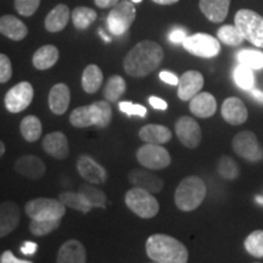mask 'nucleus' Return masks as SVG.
I'll return each mask as SVG.
<instances>
[{
  "label": "nucleus",
  "mask_w": 263,
  "mask_h": 263,
  "mask_svg": "<svg viewBox=\"0 0 263 263\" xmlns=\"http://www.w3.org/2000/svg\"><path fill=\"white\" fill-rule=\"evenodd\" d=\"M59 60V49L55 45H43L33 54L32 64L37 70L44 71L51 68Z\"/></svg>",
  "instance_id": "cd10ccee"
},
{
  "label": "nucleus",
  "mask_w": 263,
  "mask_h": 263,
  "mask_svg": "<svg viewBox=\"0 0 263 263\" xmlns=\"http://www.w3.org/2000/svg\"><path fill=\"white\" fill-rule=\"evenodd\" d=\"M189 110L196 117H212L217 111V101L211 93H207V91L201 93L200 91L190 100Z\"/></svg>",
  "instance_id": "5701e85b"
},
{
  "label": "nucleus",
  "mask_w": 263,
  "mask_h": 263,
  "mask_svg": "<svg viewBox=\"0 0 263 263\" xmlns=\"http://www.w3.org/2000/svg\"><path fill=\"white\" fill-rule=\"evenodd\" d=\"M61 224V219H32L29 223V232L34 236L50 234Z\"/></svg>",
  "instance_id": "c9c22d12"
},
{
  "label": "nucleus",
  "mask_w": 263,
  "mask_h": 263,
  "mask_svg": "<svg viewBox=\"0 0 263 263\" xmlns=\"http://www.w3.org/2000/svg\"><path fill=\"white\" fill-rule=\"evenodd\" d=\"M34 90L29 82H20L6 93L4 104L6 110L11 114H18L31 105Z\"/></svg>",
  "instance_id": "f8f14e48"
},
{
  "label": "nucleus",
  "mask_w": 263,
  "mask_h": 263,
  "mask_svg": "<svg viewBox=\"0 0 263 263\" xmlns=\"http://www.w3.org/2000/svg\"><path fill=\"white\" fill-rule=\"evenodd\" d=\"M206 193V185L201 178L196 176L185 177L177 186L174 202L180 211L192 212L203 202Z\"/></svg>",
  "instance_id": "20e7f679"
},
{
  "label": "nucleus",
  "mask_w": 263,
  "mask_h": 263,
  "mask_svg": "<svg viewBox=\"0 0 263 263\" xmlns=\"http://www.w3.org/2000/svg\"><path fill=\"white\" fill-rule=\"evenodd\" d=\"M203 87V76L199 71L190 70L184 72L178 84V98L183 101H190L201 91Z\"/></svg>",
  "instance_id": "dca6fc26"
},
{
  "label": "nucleus",
  "mask_w": 263,
  "mask_h": 263,
  "mask_svg": "<svg viewBox=\"0 0 263 263\" xmlns=\"http://www.w3.org/2000/svg\"><path fill=\"white\" fill-rule=\"evenodd\" d=\"M0 262L2 263H28V261H24V259H18L12 255L11 251H5L2 254L0 257Z\"/></svg>",
  "instance_id": "49530a36"
},
{
  "label": "nucleus",
  "mask_w": 263,
  "mask_h": 263,
  "mask_svg": "<svg viewBox=\"0 0 263 263\" xmlns=\"http://www.w3.org/2000/svg\"><path fill=\"white\" fill-rule=\"evenodd\" d=\"M126 91V82L121 76H112L108 78L104 88V97L110 103H116Z\"/></svg>",
  "instance_id": "2f4dec72"
},
{
  "label": "nucleus",
  "mask_w": 263,
  "mask_h": 263,
  "mask_svg": "<svg viewBox=\"0 0 263 263\" xmlns=\"http://www.w3.org/2000/svg\"><path fill=\"white\" fill-rule=\"evenodd\" d=\"M146 255L156 263H185L189 259L188 249L178 239L166 234H154L146 240Z\"/></svg>",
  "instance_id": "f03ea898"
},
{
  "label": "nucleus",
  "mask_w": 263,
  "mask_h": 263,
  "mask_svg": "<svg viewBox=\"0 0 263 263\" xmlns=\"http://www.w3.org/2000/svg\"><path fill=\"white\" fill-rule=\"evenodd\" d=\"M0 32L3 35L15 42H20L26 38L28 28L21 20L12 15H3L0 18Z\"/></svg>",
  "instance_id": "393cba45"
},
{
  "label": "nucleus",
  "mask_w": 263,
  "mask_h": 263,
  "mask_svg": "<svg viewBox=\"0 0 263 263\" xmlns=\"http://www.w3.org/2000/svg\"><path fill=\"white\" fill-rule=\"evenodd\" d=\"M232 0H200L199 8L209 21L221 24L228 16Z\"/></svg>",
  "instance_id": "b1692460"
},
{
  "label": "nucleus",
  "mask_w": 263,
  "mask_h": 263,
  "mask_svg": "<svg viewBox=\"0 0 263 263\" xmlns=\"http://www.w3.org/2000/svg\"><path fill=\"white\" fill-rule=\"evenodd\" d=\"M137 160L144 168L159 171L171 164V155L160 144H149L140 146L137 151Z\"/></svg>",
  "instance_id": "9b49d317"
},
{
  "label": "nucleus",
  "mask_w": 263,
  "mask_h": 263,
  "mask_svg": "<svg viewBox=\"0 0 263 263\" xmlns=\"http://www.w3.org/2000/svg\"><path fill=\"white\" fill-rule=\"evenodd\" d=\"M234 81L238 87L244 90H250L254 88L255 77L252 73V68L249 66L240 64L235 67L234 70Z\"/></svg>",
  "instance_id": "e433bc0d"
},
{
  "label": "nucleus",
  "mask_w": 263,
  "mask_h": 263,
  "mask_svg": "<svg viewBox=\"0 0 263 263\" xmlns=\"http://www.w3.org/2000/svg\"><path fill=\"white\" fill-rule=\"evenodd\" d=\"M153 2L159 5H172V4H176V3H178L179 0H153Z\"/></svg>",
  "instance_id": "3c124183"
},
{
  "label": "nucleus",
  "mask_w": 263,
  "mask_h": 263,
  "mask_svg": "<svg viewBox=\"0 0 263 263\" xmlns=\"http://www.w3.org/2000/svg\"><path fill=\"white\" fill-rule=\"evenodd\" d=\"M72 12L67 5L59 4L47 15L44 21L45 29L50 33L61 32L68 24Z\"/></svg>",
  "instance_id": "a878e982"
},
{
  "label": "nucleus",
  "mask_w": 263,
  "mask_h": 263,
  "mask_svg": "<svg viewBox=\"0 0 263 263\" xmlns=\"http://www.w3.org/2000/svg\"><path fill=\"white\" fill-rule=\"evenodd\" d=\"M163 60V49L153 41H143L134 45L123 59L127 74L141 78L156 71Z\"/></svg>",
  "instance_id": "f257e3e1"
},
{
  "label": "nucleus",
  "mask_w": 263,
  "mask_h": 263,
  "mask_svg": "<svg viewBox=\"0 0 263 263\" xmlns=\"http://www.w3.org/2000/svg\"><path fill=\"white\" fill-rule=\"evenodd\" d=\"M245 249L250 255L256 258L263 257V230L257 229L252 232L248 238L245 239Z\"/></svg>",
  "instance_id": "ea45409f"
},
{
  "label": "nucleus",
  "mask_w": 263,
  "mask_h": 263,
  "mask_svg": "<svg viewBox=\"0 0 263 263\" xmlns=\"http://www.w3.org/2000/svg\"><path fill=\"white\" fill-rule=\"evenodd\" d=\"M42 146L48 155L57 160H66L70 155L67 137L62 132H52L47 134L43 139Z\"/></svg>",
  "instance_id": "f3484780"
},
{
  "label": "nucleus",
  "mask_w": 263,
  "mask_h": 263,
  "mask_svg": "<svg viewBox=\"0 0 263 263\" xmlns=\"http://www.w3.org/2000/svg\"><path fill=\"white\" fill-rule=\"evenodd\" d=\"M118 2H120V0H94L95 5L100 9L114 8V6L116 5Z\"/></svg>",
  "instance_id": "09e8293b"
},
{
  "label": "nucleus",
  "mask_w": 263,
  "mask_h": 263,
  "mask_svg": "<svg viewBox=\"0 0 263 263\" xmlns=\"http://www.w3.org/2000/svg\"><path fill=\"white\" fill-rule=\"evenodd\" d=\"M104 81V73L98 65L91 64L84 68L82 73V88L85 93L94 94L100 89Z\"/></svg>",
  "instance_id": "c85d7f7f"
},
{
  "label": "nucleus",
  "mask_w": 263,
  "mask_h": 263,
  "mask_svg": "<svg viewBox=\"0 0 263 263\" xmlns=\"http://www.w3.org/2000/svg\"><path fill=\"white\" fill-rule=\"evenodd\" d=\"M232 146L236 155L242 157L246 161H250V162H258V161L263 160V149L259 145L257 137L254 132H239L233 138Z\"/></svg>",
  "instance_id": "9d476101"
},
{
  "label": "nucleus",
  "mask_w": 263,
  "mask_h": 263,
  "mask_svg": "<svg viewBox=\"0 0 263 263\" xmlns=\"http://www.w3.org/2000/svg\"><path fill=\"white\" fill-rule=\"evenodd\" d=\"M217 38L223 44L229 45V47H238V45L242 44L245 41L242 33L239 31V28L234 25H224L217 31Z\"/></svg>",
  "instance_id": "7c9ffc66"
},
{
  "label": "nucleus",
  "mask_w": 263,
  "mask_h": 263,
  "mask_svg": "<svg viewBox=\"0 0 263 263\" xmlns=\"http://www.w3.org/2000/svg\"><path fill=\"white\" fill-rule=\"evenodd\" d=\"M252 97H254L255 99H257L259 103H263V93L261 90L252 89Z\"/></svg>",
  "instance_id": "603ef678"
},
{
  "label": "nucleus",
  "mask_w": 263,
  "mask_h": 263,
  "mask_svg": "<svg viewBox=\"0 0 263 263\" xmlns=\"http://www.w3.org/2000/svg\"><path fill=\"white\" fill-rule=\"evenodd\" d=\"M39 5H41V0H15L14 2L16 11L20 15L25 16V17H29V16L34 15Z\"/></svg>",
  "instance_id": "a19ab883"
},
{
  "label": "nucleus",
  "mask_w": 263,
  "mask_h": 263,
  "mask_svg": "<svg viewBox=\"0 0 263 263\" xmlns=\"http://www.w3.org/2000/svg\"><path fill=\"white\" fill-rule=\"evenodd\" d=\"M221 112L226 122L232 124V126H239V124L245 123L249 117L245 104L242 103V100L235 97L226 99L222 105Z\"/></svg>",
  "instance_id": "6ab92c4d"
},
{
  "label": "nucleus",
  "mask_w": 263,
  "mask_h": 263,
  "mask_svg": "<svg viewBox=\"0 0 263 263\" xmlns=\"http://www.w3.org/2000/svg\"><path fill=\"white\" fill-rule=\"evenodd\" d=\"M160 80L163 81L164 83L171 84V85H178L179 84V78L172 72L168 71H162L160 73Z\"/></svg>",
  "instance_id": "a18cd8bd"
},
{
  "label": "nucleus",
  "mask_w": 263,
  "mask_h": 263,
  "mask_svg": "<svg viewBox=\"0 0 263 263\" xmlns=\"http://www.w3.org/2000/svg\"><path fill=\"white\" fill-rule=\"evenodd\" d=\"M59 199H60L66 206L71 207V209L76 210V211L87 213V212H89L91 209H93V206H91L90 203L84 199V196L82 195L80 192L78 193H71V192L61 193L60 196H59Z\"/></svg>",
  "instance_id": "f704fd0d"
},
{
  "label": "nucleus",
  "mask_w": 263,
  "mask_h": 263,
  "mask_svg": "<svg viewBox=\"0 0 263 263\" xmlns=\"http://www.w3.org/2000/svg\"><path fill=\"white\" fill-rule=\"evenodd\" d=\"M124 202L132 212L143 219L154 218L160 211V203L149 190L134 186L124 195Z\"/></svg>",
  "instance_id": "39448f33"
},
{
  "label": "nucleus",
  "mask_w": 263,
  "mask_h": 263,
  "mask_svg": "<svg viewBox=\"0 0 263 263\" xmlns=\"http://www.w3.org/2000/svg\"><path fill=\"white\" fill-rule=\"evenodd\" d=\"M71 101V91L70 88L65 83H58L52 85L50 91H49L48 104L50 107L51 112L58 115H64L70 106Z\"/></svg>",
  "instance_id": "4be33fe9"
},
{
  "label": "nucleus",
  "mask_w": 263,
  "mask_h": 263,
  "mask_svg": "<svg viewBox=\"0 0 263 263\" xmlns=\"http://www.w3.org/2000/svg\"><path fill=\"white\" fill-rule=\"evenodd\" d=\"M57 262L59 263H85L87 251L83 244L76 239H70L60 246Z\"/></svg>",
  "instance_id": "412c9836"
},
{
  "label": "nucleus",
  "mask_w": 263,
  "mask_h": 263,
  "mask_svg": "<svg viewBox=\"0 0 263 263\" xmlns=\"http://www.w3.org/2000/svg\"><path fill=\"white\" fill-rule=\"evenodd\" d=\"M182 45L186 51L199 58L211 59L221 52L219 39L207 33H195V34L188 35Z\"/></svg>",
  "instance_id": "1a4fd4ad"
},
{
  "label": "nucleus",
  "mask_w": 263,
  "mask_h": 263,
  "mask_svg": "<svg viewBox=\"0 0 263 263\" xmlns=\"http://www.w3.org/2000/svg\"><path fill=\"white\" fill-rule=\"evenodd\" d=\"M238 61L240 64L249 66L252 70L263 68V52L254 49H244L238 52Z\"/></svg>",
  "instance_id": "4c0bfd02"
},
{
  "label": "nucleus",
  "mask_w": 263,
  "mask_h": 263,
  "mask_svg": "<svg viewBox=\"0 0 263 263\" xmlns=\"http://www.w3.org/2000/svg\"><path fill=\"white\" fill-rule=\"evenodd\" d=\"M12 77V65L5 54H0V83H6Z\"/></svg>",
  "instance_id": "37998d69"
},
{
  "label": "nucleus",
  "mask_w": 263,
  "mask_h": 263,
  "mask_svg": "<svg viewBox=\"0 0 263 263\" xmlns=\"http://www.w3.org/2000/svg\"><path fill=\"white\" fill-rule=\"evenodd\" d=\"M139 138L145 143L162 145L172 139V132L162 124H146L139 130Z\"/></svg>",
  "instance_id": "bb28decb"
},
{
  "label": "nucleus",
  "mask_w": 263,
  "mask_h": 263,
  "mask_svg": "<svg viewBox=\"0 0 263 263\" xmlns=\"http://www.w3.org/2000/svg\"><path fill=\"white\" fill-rule=\"evenodd\" d=\"M120 110L122 112L127 114L128 116H132V115H136V116L139 117H145L146 116V108L141 105L132 104L130 101H121L120 103Z\"/></svg>",
  "instance_id": "79ce46f5"
},
{
  "label": "nucleus",
  "mask_w": 263,
  "mask_h": 263,
  "mask_svg": "<svg viewBox=\"0 0 263 263\" xmlns=\"http://www.w3.org/2000/svg\"><path fill=\"white\" fill-rule=\"evenodd\" d=\"M82 195L84 196V199L90 203L93 207H99V209H105L107 202V196L103 190L95 188V186L90 184H83L78 189Z\"/></svg>",
  "instance_id": "72a5a7b5"
},
{
  "label": "nucleus",
  "mask_w": 263,
  "mask_h": 263,
  "mask_svg": "<svg viewBox=\"0 0 263 263\" xmlns=\"http://www.w3.org/2000/svg\"><path fill=\"white\" fill-rule=\"evenodd\" d=\"M37 248H38V245L35 244V242L27 241V242H25L24 246L21 248V251L24 252L25 255H33L35 251H37Z\"/></svg>",
  "instance_id": "8fccbe9b"
},
{
  "label": "nucleus",
  "mask_w": 263,
  "mask_h": 263,
  "mask_svg": "<svg viewBox=\"0 0 263 263\" xmlns=\"http://www.w3.org/2000/svg\"><path fill=\"white\" fill-rule=\"evenodd\" d=\"M14 168L20 176L31 180L42 179L47 171L44 161L35 155L21 156L16 160Z\"/></svg>",
  "instance_id": "4468645a"
},
{
  "label": "nucleus",
  "mask_w": 263,
  "mask_h": 263,
  "mask_svg": "<svg viewBox=\"0 0 263 263\" xmlns=\"http://www.w3.org/2000/svg\"><path fill=\"white\" fill-rule=\"evenodd\" d=\"M71 18L76 28L87 29L97 20V12L87 6H77L72 11Z\"/></svg>",
  "instance_id": "473e14b6"
},
{
  "label": "nucleus",
  "mask_w": 263,
  "mask_h": 263,
  "mask_svg": "<svg viewBox=\"0 0 263 263\" xmlns=\"http://www.w3.org/2000/svg\"><path fill=\"white\" fill-rule=\"evenodd\" d=\"M20 129H21L22 138H24L26 141H28V143H34V141H37L39 138L42 137L43 126L41 120H39L37 116L29 115V116H26L24 120H22Z\"/></svg>",
  "instance_id": "c756f323"
},
{
  "label": "nucleus",
  "mask_w": 263,
  "mask_h": 263,
  "mask_svg": "<svg viewBox=\"0 0 263 263\" xmlns=\"http://www.w3.org/2000/svg\"><path fill=\"white\" fill-rule=\"evenodd\" d=\"M136 16L137 10L133 2L129 0L118 2L107 15L108 31L114 35L124 34L133 25Z\"/></svg>",
  "instance_id": "6e6552de"
},
{
  "label": "nucleus",
  "mask_w": 263,
  "mask_h": 263,
  "mask_svg": "<svg viewBox=\"0 0 263 263\" xmlns=\"http://www.w3.org/2000/svg\"><path fill=\"white\" fill-rule=\"evenodd\" d=\"M21 210L18 205L11 201H4L0 205V236L5 238L17 228Z\"/></svg>",
  "instance_id": "aec40b11"
},
{
  "label": "nucleus",
  "mask_w": 263,
  "mask_h": 263,
  "mask_svg": "<svg viewBox=\"0 0 263 263\" xmlns=\"http://www.w3.org/2000/svg\"><path fill=\"white\" fill-rule=\"evenodd\" d=\"M132 2L136 3V4H137V3H141V2H143V0H132Z\"/></svg>",
  "instance_id": "5fc2aeb1"
},
{
  "label": "nucleus",
  "mask_w": 263,
  "mask_h": 263,
  "mask_svg": "<svg viewBox=\"0 0 263 263\" xmlns=\"http://www.w3.org/2000/svg\"><path fill=\"white\" fill-rule=\"evenodd\" d=\"M234 24L246 41L263 48V17L256 11L241 9L235 14Z\"/></svg>",
  "instance_id": "423d86ee"
},
{
  "label": "nucleus",
  "mask_w": 263,
  "mask_h": 263,
  "mask_svg": "<svg viewBox=\"0 0 263 263\" xmlns=\"http://www.w3.org/2000/svg\"><path fill=\"white\" fill-rule=\"evenodd\" d=\"M186 37L188 35H186V32L183 28H174L170 34V41L174 44H183Z\"/></svg>",
  "instance_id": "c03bdc74"
},
{
  "label": "nucleus",
  "mask_w": 263,
  "mask_h": 263,
  "mask_svg": "<svg viewBox=\"0 0 263 263\" xmlns=\"http://www.w3.org/2000/svg\"><path fill=\"white\" fill-rule=\"evenodd\" d=\"M4 153H5V145H4V143H0V155H4Z\"/></svg>",
  "instance_id": "864d4df0"
},
{
  "label": "nucleus",
  "mask_w": 263,
  "mask_h": 263,
  "mask_svg": "<svg viewBox=\"0 0 263 263\" xmlns=\"http://www.w3.org/2000/svg\"><path fill=\"white\" fill-rule=\"evenodd\" d=\"M149 103L155 110H167V107H168V105H167V103L163 99L157 97L149 98Z\"/></svg>",
  "instance_id": "de8ad7c7"
},
{
  "label": "nucleus",
  "mask_w": 263,
  "mask_h": 263,
  "mask_svg": "<svg viewBox=\"0 0 263 263\" xmlns=\"http://www.w3.org/2000/svg\"><path fill=\"white\" fill-rule=\"evenodd\" d=\"M217 172L222 178L227 180H234L239 177V167L232 157L222 156L217 163Z\"/></svg>",
  "instance_id": "58836bf2"
},
{
  "label": "nucleus",
  "mask_w": 263,
  "mask_h": 263,
  "mask_svg": "<svg viewBox=\"0 0 263 263\" xmlns=\"http://www.w3.org/2000/svg\"><path fill=\"white\" fill-rule=\"evenodd\" d=\"M112 121V108L110 101H95L90 105L74 108L70 115V122L73 127L87 128L97 126L105 128Z\"/></svg>",
  "instance_id": "7ed1b4c3"
},
{
  "label": "nucleus",
  "mask_w": 263,
  "mask_h": 263,
  "mask_svg": "<svg viewBox=\"0 0 263 263\" xmlns=\"http://www.w3.org/2000/svg\"><path fill=\"white\" fill-rule=\"evenodd\" d=\"M176 134L180 143L189 149H195L202 139L201 128L195 120L189 116L180 117L176 123Z\"/></svg>",
  "instance_id": "ddd939ff"
},
{
  "label": "nucleus",
  "mask_w": 263,
  "mask_h": 263,
  "mask_svg": "<svg viewBox=\"0 0 263 263\" xmlns=\"http://www.w3.org/2000/svg\"><path fill=\"white\" fill-rule=\"evenodd\" d=\"M66 207L60 199L37 197L26 203L25 211L32 219H62Z\"/></svg>",
  "instance_id": "0eeeda50"
},
{
  "label": "nucleus",
  "mask_w": 263,
  "mask_h": 263,
  "mask_svg": "<svg viewBox=\"0 0 263 263\" xmlns=\"http://www.w3.org/2000/svg\"><path fill=\"white\" fill-rule=\"evenodd\" d=\"M77 171L88 183L101 184L106 182V170L88 155H82L77 160Z\"/></svg>",
  "instance_id": "2eb2a0df"
},
{
  "label": "nucleus",
  "mask_w": 263,
  "mask_h": 263,
  "mask_svg": "<svg viewBox=\"0 0 263 263\" xmlns=\"http://www.w3.org/2000/svg\"><path fill=\"white\" fill-rule=\"evenodd\" d=\"M128 180L132 185L149 190L150 193L157 194L163 188V179L150 171L134 168L128 173Z\"/></svg>",
  "instance_id": "a211bd4d"
}]
</instances>
